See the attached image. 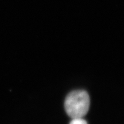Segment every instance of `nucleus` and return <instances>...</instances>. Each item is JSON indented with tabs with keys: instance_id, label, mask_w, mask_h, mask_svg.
Here are the masks:
<instances>
[{
	"instance_id": "nucleus-1",
	"label": "nucleus",
	"mask_w": 124,
	"mask_h": 124,
	"mask_svg": "<svg viewBox=\"0 0 124 124\" xmlns=\"http://www.w3.org/2000/svg\"><path fill=\"white\" fill-rule=\"evenodd\" d=\"M90 100L86 91L75 90L67 96L64 108L67 114L72 119L83 118L88 113Z\"/></svg>"
},
{
	"instance_id": "nucleus-2",
	"label": "nucleus",
	"mask_w": 124,
	"mask_h": 124,
	"mask_svg": "<svg viewBox=\"0 0 124 124\" xmlns=\"http://www.w3.org/2000/svg\"><path fill=\"white\" fill-rule=\"evenodd\" d=\"M70 124H87V122L83 119V118H79L72 119Z\"/></svg>"
}]
</instances>
